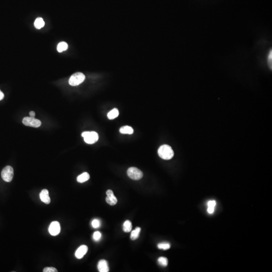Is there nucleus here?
<instances>
[{"label":"nucleus","mask_w":272,"mask_h":272,"mask_svg":"<svg viewBox=\"0 0 272 272\" xmlns=\"http://www.w3.org/2000/svg\"><path fill=\"white\" fill-rule=\"evenodd\" d=\"M68 46L67 43L65 42H61L59 43L57 47L58 51L60 53H61L63 51H65L68 49Z\"/></svg>","instance_id":"nucleus-19"},{"label":"nucleus","mask_w":272,"mask_h":272,"mask_svg":"<svg viewBox=\"0 0 272 272\" xmlns=\"http://www.w3.org/2000/svg\"><path fill=\"white\" fill-rule=\"evenodd\" d=\"M118 114H119V111L118 110L117 108H114L108 113L107 117L110 120H114L118 117Z\"/></svg>","instance_id":"nucleus-15"},{"label":"nucleus","mask_w":272,"mask_h":272,"mask_svg":"<svg viewBox=\"0 0 272 272\" xmlns=\"http://www.w3.org/2000/svg\"><path fill=\"white\" fill-rule=\"evenodd\" d=\"M216 201L214 200L210 201L208 203V209L207 211L209 214H213L215 211V206H216Z\"/></svg>","instance_id":"nucleus-16"},{"label":"nucleus","mask_w":272,"mask_h":272,"mask_svg":"<svg viewBox=\"0 0 272 272\" xmlns=\"http://www.w3.org/2000/svg\"><path fill=\"white\" fill-rule=\"evenodd\" d=\"M132 228V224L131 221L129 220H126L124 222L123 225V229L125 232H130L131 231Z\"/></svg>","instance_id":"nucleus-18"},{"label":"nucleus","mask_w":272,"mask_h":272,"mask_svg":"<svg viewBox=\"0 0 272 272\" xmlns=\"http://www.w3.org/2000/svg\"><path fill=\"white\" fill-rule=\"evenodd\" d=\"M106 195H107V197L106 198V202H107V204H109L110 205L114 206L116 205L117 202V199L116 197L114 194L113 191L110 190H107L106 192Z\"/></svg>","instance_id":"nucleus-8"},{"label":"nucleus","mask_w":272,"mask_h":272,"mask_svg":"<svg viewBox=\"0 0 272 272\" xmlns=\"http://www.w3.org/2000/svg\"><path fill=\"white\" fill-rule=\"evenodd\" d=\"M140 231H141V228L140 227H137L132 232L131 234V239L132 240H135L138 238L139 235H140Z\"/></svg>","instance_id":"nucleus-17"},{"label":"nucleus","mask_w":272,"mask_h":272,"mask_svg":"<svg viewBox=\"0 0 272 272\" xmlns=\"http://www.w3.org/2000/svg\"><path fill=\"white\" fill-rule=\"evenodd\" d=\"M0 92H1V90H0Z\"/></svg>","instance_id":"nucleus-28"},{"label":"nucleus","mask_w":272,"mask_h":272,"mask_svg":"<svg viewBox=\"0 0 272 272\" xmlns=\"http://www.w3.org/2000/svg\"><path fill=\"white\" fill-rule=\"evenodd\" d=\"M88 251V247L85 245L80 246L75 252V256L78 259H81L85 255Z\"/></svg>","instance_id":"nucleus-9"},{"label":"nucleus","mask_w":272,"mask_h":272,"mask_svg":"<svg viewBox=\"0 0 272 272\" xmlns=\"http://www.w3.org/2000/svg\"><path fill=\"white\" fill-rule=\"evenodd\" d=\"M34 24L36 28L40 29L44 26L45 25V22L42 18L39 17V18L36 19V20L34 22Z\"/></svg>","instance_id":"nucleus-14"},{"label":"nucleus","mask_w":272,"mask_h":272,"mask_svg":"<svg viewBox=\"0 0 272 272\" xmlns=\"http://www.w3.org/2000/svg\"><path fill=\"white\" fill-rule=\"evenodd\" d=\"M84 141L89 144H94L99 140V135L95 132H84L82 134Z\"/></svg>","instance_id":"nucleus-2"},{"label":"nucleus","mask_w":272,"mask_h":272,"mask_svg":"<svg viewBox=\"0 0 272 272\" xmlns=\"http://www.w3.org/2000/svg\"><path fill=\"white\" fill-rule=\"evenodd\" d=\"M157 247L159 249L167 250L170 248V244L168 242H162L158 244Z\"/></svg>","instance_id":"nucleus-20"},{"label":"nucleus","mask_w":272,"mask_h":272,"mask_svg":"<svg viewBox=\"0 0 272 272\" xmlns=\"http://www.w3.org/2000/svg\"><path fill=\"white\" fill-rule=\"evenodd\" d=\"M29 115H30V117H34L35 116V114L34 111H30V113H29Z\"/></svg>","instance_id":"nucleus-26"},{"label":"nucleus","mask_w":272,"mask_h":272,"mask_svg":"<svg viewBox=\"0 0 272 272\" xmlns=\"http://www.w3.org/2000/svg\"><path fill=\"white\" fill-rule=\"evenodd\" d=\"M101 237V234L100 232L99 231H96L94 232L93 235V238L94 239V240L96 241H98L99 240Z\"/></svg>","instance_id":"nucleus-22"},{"label":"nucleus","mask_w":272,"mask_h":272,"mask_svg":"<svg viewBox=\"0 0 272 272\" xmlns=\"http://www.w3.org/2000/svg\"><path fill=\"white\" fill-rule=\"evenodd\" d=\"M85 79V76L83 73L81 72H77L75 73L70 77L69 80V83L70 85L73 86H78L81 84L84 81Z\"/></svg>","instance_id":"nucleus-3"},{"label":"nucleus","mask_w":272,"mask_h":272,"mask_svg":"<svg viewBox=\"0 0 272 272\" xmlns=\"http://www.w3.org/2000/svg\"><path fill=\"white\" fill-rule=\"evenodd\" d=\"M23 124L26 126L33 127V128H39L41 125L40 121L36 119L35 117H25L22 121Z\"/></svg>","instance_id":"nucleus-6"},{"label":"nucleus","mask_w":272,"mask_h":272,"mask_svg":"<svg viewBox=\"0 0 272 272\" xmlns=\"http://www.w3.org/2000/svg\"><path fill=\"white\" fill-rule=\"evenodd\" d=\"M89 178H90V175L88 173H84L77 177V180L78 182L83 183L87 181L88 180H89Z\"/></svg>","instance_id":"nucleus-12"},{"label":"nucleus","mask_w":272,"mask_h":272,"mask_svg":"<svg viewBox=\"0 0 272 272\" xmlns=\"http://www.w3.org/2000/svg\"><path fill=\"white\" fill-rule=\"evenodd\" d=\"M40 199L43 202L46 204H49L50 202V198L49 196V191L47 189H44L41 191L40 195Z\"/></svg>","instance_id":"nucleus-10"},{"label":"nucleus","mask_w":272,"mask_h":272,"mask_svg":"<svg viewBox=\"0 0 272 272\" xmlns=\"http://www.w3.org/2000/svg\"><path fill=\"white\" fill-rule=\"evenodd\" d=\"M2 178L6 182H10L12 181L14 176V170L10 166L5 167L1 173Z\"/></svg>","instance_id":"nucleus-4"},{"label":"nucleus","mask_w":272,"mask_h":272,"mask_svg":"<svg viewBox=\"0 0 272 272\" xmlns=\"http://www.w3.org/2000/svg\"><path fill=\"white\" fill-rule=\"evenodd\" d=\"M158 154L160 158L164 160L171 159L174 156V152L170 146L163 145L159 147Z\"/></svg>","instance_id":"nucleus-1"},{"label":"nucleus","mask_w":272,"mask_h":272,"mask_svg":"<svg viewBox=\"0 0 272 272\" xmlns=\"http://www.w3.org/2000/svg\"><path fill=\"white\" fill-rule=\"evenodd\" d=\"M120 132L121 133L123 134H133L134 130L130 126H124L121 128L120 129Z\"/></svg>","instance_id":"nucleus-13"},{"label":"nucleus","mask_w":272,"mask_h":272,"mask_svg":"<svg viewBox=\"0 0 272 272\" xmlns=\"http://www.w3.org/2000/svg\"><path fill=\"white\" fill-rule=\"evenodd\" d=\"M272 50H271V51L270 52L269 55V57H268V64H269V66L270 68L271 69V70H272Z\"/></svg>","instance_id":"nucleus-25"},{"label":"nucleus","mask_w":272,"mask_h":272,"mask_svg":"<svg viewBox=\"0 0 272 272\" xmlns=\"http://www.w3.org/2000/svg\"><path fill=\"white\" fill-rule=\"evenodd\" d=\"M127 173L130 178L136 181L140 180L142 178L143 176L142 172L140 170H139L138 168L134 167L129 168L127 171Z\"/></svg>","instance_id":"nucleus-5"},{"label":"nucleus","mask_w":272,"mask_h":272,"mask_svg":"<svg viewBox=\"0 0 272 272\" xmlns=\"http://www.w3.org/2000/svg\"><path fill=\"white\" fill-rule=\"evenodd\" d=\"M100 225V222L98 219H94L92 221V226L94 228H97L99 227Z\"/></svg>","instance_id":"nucleus-23"},{"label":"nucleus","mask_w":272,"mask_h":272,"mask_svg":"<svg viewBox=\"0 0 272 272\" xmlns=\"http://www.w3.org/2000/svg\"><path fill=\"white\" fill-rule=\"evenodd\" d=\"M97 268L100 272H109V267L107 261L104 259H101L99 262Z\"/></svg>","instance_id":"nucleus-11"},{"label":"nucleus","mask_w":272,"mask_h":272,"mask_svg":"<svg viewBox=\"0 0 272 272\" xmlns=\"http://www.w3.org/2000/svg\"><path fill=\"white\" fill-rule=\"evenodd\" d=\"M43 272H57L58 270L56 269V268L54 267H46L44 268L43 270Z\"/></svg>","instance_id":"nucleus-24"},{"label":"nucleus","mask_w":272,"mask_h":272,"mask_svg":"<svg viewBox=\"0 0 272 272\" xmlns=\"http://www.w3.org/2000/svg\"><path fill=\"white\" fill-rule=\"evenodd\" d=\"M158 262L162 266H166L168 265V259L165 257H160L158 259Z\"/></svg>","instance_id":"nucleus-21"},{"label":"nucleus","mask_w":272,"mask_h":272,"mask_svg":"<svg viewBox=\"0 0 272 272\" xmlns=\"http://www.w3.org/2000/svg\"><path fill=\"white\" fill-rule=\"evenodd\" d=\"M4 94L1 91L0 92V100L3 99H4Z\"/></svg>","instance_id":"nucleus-27"},{"label":"nucleus","mask_w":272,"mask_h":272,"mask_svg":"<svg viewBox=\"0 0 272 272\" xmlns=\"http://www.w3.org/2000/svg\"><path fill=\"white\" fill-rule=\"evenodd\" d=\"M49 231L50 233L53 236L58 235L61 231L60 223L58 221L52 222L49 227Z\"/></svg>","instance_id":"nucleus-7"}]
</instances>
